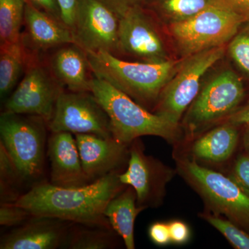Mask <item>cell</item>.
I'll return each instance as SVG.
<instances>
[{"label": "cell", "mask_w": 249, "mask_h": 249, "mask_svg": "<svg viewBox=\"0 0 249 249\" xmlns=\"http://www.w3.org/2000/svg\"><path fill=\"white\" fill-rule=\"evenodd\" d=\"M119 174H109L76 188H62L43 181L31 187L15 204L33 216L111 228L104 211L108 203L127 186L121 183Z\"/></svg>", "instance_id": "cell-1"}, {"label": "cell", "mask_w": 249, "mask_h": 249, "mask_svg": "<svg viewBox=\"0 0 249 249\" xmlns=\"http://www.w3.org/2000/svg\"><path fill=\"white\" fill-rule=\"evenodd\" d=\"M87 53L94 76L107 82L147 109H154L160 93L183 60L150 63L127 61L107 52Z\"/></svg>", "instance_id": "cell-2"}, {"label": "cell", "mask_w": 249, "mask_h": 249, "mask_svg": "<svg viewBox=\"0 0 249 249\" xmlns=\"http://www.w3.org/2000/svg\"><path fill=\"white\" fill-rule=\"evenodd\" d=\"M91 92L109 116L116 140L130 145L143 136L160 137L170 144L179 143L184 139L181 124L149 111L107 82L93 77Z\"/></svg>", "instance_id": "cell-3"}, {"label": "cell", "mask_w": 249, "mask_h": 249, "mask_svg": "<svg viewBox=\"0 0 249 249\" xmlns=\"http://www.w3.org/2000/svg\"><path fill=\"white\" fill-rule=\"evenodd\" d=\"M177 173L200 196L210 213L222 216L249 234V195L230 177L176 156Z\"/></svg>", "instance_id": "cell-4"}, {"label": "cell", "mask_w": 249, "mask_h": 249, "mask_svg": "<svg viewBox=\"0 0 249 249\" xmlns=\"http://www.w3.org/2000/svg\"><path fill=\"white\" fill-rule=\"evenodd\" d=\"M46 126L39 116L1 112L0 135L3 146L12 159L24 184L43 182Z\"/></svg>", "instance_id": "cell-5"}, {"label": "cell", "mask_w": 249, "mask_h": 249, "mask_svg": "<svg viewBox=\"0 0 249 249\" xmlns=\"http://www.w3.org/2000/svg\"><path fill=\"white\" fill-rule=\"evenodd\" d=\"M245 96L240 77L230 70L218 73L201 88L183 115L181 124L185 141L192 142L221 124L234 112Z\"/></svg>", "instance_id": "cell-6"}, {"label": "cell", "mask_w": 249, "mask_h": 249, "mask_svg": "<svg viewBox=\"0 0 249 249\" xmlns=\"http://www.w3.org/2000/svg\"><path fill=\"white\" fill-rule=\"evenodd\" d=\"M245 19L229 6H213L168 26L178 52L184 58L224 46L235 37Z\"/></svg>", "instance_id": "cell-7"}, {"label": "cell", "mask_w": 249, "mask_h": 249, "mask_svg": "<svg viewBox=\"0 0 249 249\" xmlns=\"http://www.w3.org/2000/svg\"><path fill=\"white\" fill-rule=\"evenodd\" d=\"M225 47L206 49L183 58L178 71L160 93L152 112L180 124L201 89L203 76L224 57Z\"/></svg>", "instance_id": "cell-8"}, {"label": "cell", "mask_w": 249, "mask_h": 249, "mask_svg": "<svg viewBox=\"0 0 249 249\" xmlns=\"http://www.w3.org/2000/svg\"><path fill=\"white\" fill-rule=\"evenodd\" d=\"M64 91L43 58L33 56L22 79L6 99L3 111L39 116L48 124Z\"/></svg>", "instance_id": "cell-9"}, {"label": "cell", "mask_w": 249, "mask_h": 249, "mask_svg": "<svg viewBox=\"0 0 249 249\" xmlns=\"http://www.w3.org/2000/svg\"><path fill=\"white\" fill-rule=\"evenodd\" d=\"M178 174L158 159L145 154L140 138L129 147L127 169L119 175L121 183L134 188L139 207L156 209L163 204L168 183Z\"/></svg>", "instance_id": "cell-10"}, {"label": "cell", "mask_w": 249, "mask_h": 249, "mask_svg": "<svg viewBox=\"0 0 249 249\" xmlns=\"http://www.w3.org/2000/svg\"><path fill=\"white\" fill-rule=\"evenodd\" d=\"M47 127L52 132L114 138L109 116L91 91H64L58 98Z\"/></svg>", "instance_id": "cell-11"}, {"label": "cell", "mask_w": 249, "mask_h": 249, "mask_svg": "<svg viewBox=\"0 0 249 249\" xmlns=\"http://www.w3.org/2000/svg\"><path fill=\"white\" fill-rule=\"evenodd\" d=\"M158 22L142 5L127 10L119 18V57L150 63L169 60Z\"/></svg>", "instance_id": "cell-12"}, {"label": "cell", "mask_w": 249, "mask_h": 249, "mask_svg": "<svg viewBox=\"0 0 249 249\" xmlns=\"http://www.w3.org/2000/svg\"><path fill=\"white\" fill-rule=\"evenodd\" d=\"M119 18L98 0H83L73 34L86 52H107L119 57Z\"/></svg>", "instance_id": "cell-13"}, {"label": "cell", "mask_w": 249, "mask_h": 249, "mask_svg": "<svg viewBox=\"0 0 249 249\" xmlns=\"http://www.w3.org/2000/svg\"><path fill=\"white\" fill-rule=\"evenodd\" d=\"M75 139L83 170L91 182L109 174L121 173L128 163V144L93 134H75Z\"/></svg>", "instance_id": "cell-14"}, {"label": "cell", "mask_w": 249, "mask_h": 249, "mask_svg": "<svg viewBox=\"0 0 249 249\" xmlns=\"http://www.w3.org/2000/svg\"><path fill=\"white\" fill-rule=\"evenodd\" d=\"M73 224L57 218L33 216L22 225L1 236L0 249L64 248Z\"/></svg>", "instance_id": "cell-15"}, {"label": "cell", "mask_w": 249, "mask_h": 249, "mask_svg": "<svg viewBox=\"0 0 249 249\" xmlns=\"http://www.w3.org/2000/svg\"><path fill=\"white\" fill-rule=\"evenodd\" d=\"M24 26L21 40L33 55L42 57L60 46L76 43L73 32L65 23L27 3Z\"/></svg>", "instance_id": "cell-16"}, {"label": "cell", "mask_w": 249, "mask_h": 249, "mask_svg": "<svg viewBox=\"0 0 249 249\" xmlns=\"http://www.w3.org/2000/svg\"><path fill=\"white\" fill-rule=\"evenodd\" d=\"M54 78L67 91H91L93 75L88 53L76 43L66 44L42 56Z\"/></svg>", "instance_id": "cell-17"}, {"label": "cell", "mask_w": 249, "mask_h": 249, "mask_svg": "<svg viewBox=\"0 0 249 249\" xmlns=\"http://www.w3.org/2000/svg\"><path fill=\"white\" fill-rule=\"evenodd\" d=\"M67 132H52L48 140L50 181L55 186L76 188L91 183L85 175L76 139Z\"/></svg>", "instance_id": "cell-18"}, {"label": "cell", "mask_w": 249, "mask_h": 249, "mask_svg": "<svg viewBox=\"0 0 249 249\" xmlns=\"http://www.w3.org/2000/svg\"><path fill=\"white\" fill-rule=\"evenodd\" d=\"M238 126L224 121L192 142L191 157L196 161L222 163L230 160L239 141Z\"/></svg>", "instance_id": "cell-19"}, {"label": "cell", "mask_w": 249, "mask_h": 249, "mask_svg": "<svg viewBox=\"0 0 249 249\" xmlns=\"http://www.w3.org/2000/svg\"><path fill=\"white\" fill-rule=\"evenodd\" d=\"M144 211L137 203L133 188L127 186L107 205L104 214L113 230L122 238L126 249H135L134 224L137 216Z\"/></svg>", "instance_id": "cell-20"}, {"label": "cell", "mask_w": 249, "mask_h": 249, "mask_svg": "<svg viewBox=\"0 0 249 249\" xmlns=\"http://www.w3.org/2000/svg\"><path fill=\"white\" fill-rule=\"evenodd\" d=\"M142 6L159 22L168 26L190 19L213 6L230 7L225 0H142Z\"/></svg>", "instance_id": "cell-21"}, {"label": "cell", "mask_w": 249, "mask_h": 249, "mask_svg": "<svg viewBox=\"0 0 249 249\" xmlns=\"http://www.w3.org/2000/svg\"><path fill=\"white\" fill-rule=\"evenodd\" d=\"M34 55L19 42L0 46V95L5 98L17 86L19 78L24 73Z\"/></svg>", "instance_id": "cell-22"}, {"label": "cell", "mask_w": 249, "mask_h": 249, "mask_svg": "<svg viewBox=\"0 0 249 249\" xmlns=\"http://www.w3.org/2000/svg\"><path fill=\"white\" fill-rule=\"evenodd\" d=\"M117 233L111 228L72 224L65 249H109L118 246Z\"/></svg>", "instance_id": "cell-23"}, {"label": "cell", "mask_w": 249, "mask_h": 249, "mask_svg": "<svg viewBox=\"0 0 249 249\" xmlns=\"http://www.w3.org/2000/svg\"><path fill=\"white\" fill-rule=\"evenodd\" d=\"M25 6L24 0H0V46L21 40Z\"/></svg>", "instance_id": "cell-24"}, {"label": "cell", "mask_w": 249, "mask_h": 249, "mask_svg": "<svg viewBox=\"0 0 249 249\" xmlns=\"http://www.w3.org/2000/svg\"><path fill=\"white\" fill-rule=\"evenodd\" d=\"M24 185L16 165L9 153L0 143V196L1 204L16 203L22 196L21 188Z\"/></svg>", "instance_id": "cell-25"}, {"label": "cell", "mask_w": 249, "mask_h": 249, "mask_svg": "<svg viewBox=\"0 0 249 249\" xmlns=\"http://www.w3.org/2000/svg\"><path fill=\"white\" fill-rule=\"evenodd\" d=\"M218 231L220 232L225 238L236 249H249V234L238 226L236 225L227 218L212 213H201L199 214Z\"/></svg>", "instance_id": "cell-26"}, {"label": "cell", "mask_w": 249, "mask_h": 249, "mask_svg": "<svg viewBox=\"0 0 249 249\" xmlns=\"http://www.w3.org/2000/svg\"><path fill=\"white\" fill-rule=\"evenodd\" d=\"M32 217L27 209L15 203H3L0 206V224L4 227H17Z\"/></svg>", "instance_id": "cell-27"}, {"label": "cell", "mask_w": 249, "mask_h": 249, "mask_svg": "<svg viewBox=\"0 0 249 249\" xmlns=\"http://www.w3.org/2000/svg\"><path fill=\"white\" fill-rule=\"evenodd\" d=\"M229 53L237 66L249 75V34L235 36L229 45Z\"/></svg>", "instance_id": "cell-28"}, {"label": "cell", "mask_w": 249, "mask_h": 249, "mask_svg": "<svg viewBox=\"0 0 249 249\" xmlns=\"http://www.w3.org/2000/svg\"><path fill=\"white\" fill-rule=\"evenodd\" d=\"M231 175H229L249 195V155L240 156L235 160Z\"/></svg>", "instance_id": "cell-29"}, {"label": "cell", "mask_w": 249, "mask_h": 249, "mask_svg": "<svg viewBox=\"0 0 249 249\" xmlns=\"http://www.w3.org/2000/svg\"><path fill=\"white\" fill-rule=\"evenodd\" d=\"M83 0H57L63 22L73 32L77 15Z\"/></svg>", "instance_id": "cell-30"}, {"label": "cell", "mask_w": 249, "mask_h": 249, "mask_svg": "<svg viewBox=\"0 0 249 249\" xmlns=\"http://www.w3.org/2000/svg\"><path fill=\"white\" fill-rule=\"evenodd\" d=\"M168 225L172 243L183 245L189 242L191 237V229L186 222L175 219L168 222Z\"/></svg>", "instance_id": "cell-31"}, {"label": "cell", "mask_w": 249, "mask_h": 249, "mask_svg": "<svg viewBox=\"0 0 249 249\" xmlns=\"http://www.w3.org/2000/svg\"><path fill=\"white\" fill-rule=\"evenodd\" d=\"M150 240L156 245L164 247L171 243L168 223L157 222L150 225L148 229Z\"/></svg>", "instance_id": "cell-32"}, {"label": "cell", "mask_w": 249, "mask_h": 249, "mask_svg": "<svg viewBox=\"0 0 249 249\" xmlns=\"http://www.w3.org/2000/svg\"><path fill=\"white\" fill-rule=\"evenodd\" d=\"M26 3L47 13L52 17L62 21L61 11L57 0H24Z\"/></svg>", "instance_id": "cell-33"}, {"label": "cell", "mask_w": 249, "mask_h": 249, "mask_svg": "<svg viewBox=\"0 0 249 249\" xmlns=\"http://www.w3.org/2000/svg\"><path fill=\"white\" fill-rule=\"evenodd\" d=\"M112 10L119 18L127 10L134 6L142 5V0H98Z\"/></svg>", "instance_id": "cell-34"}, {"label": "cell", "mask_w": 249, "mask_h": 249, "mask_svg": "<svg viewBox=\"0 0 249 249\" xmlns=\"http://www.w3.org/2000/svg\"><path fill=\"white\" fill-rule=\"evenodd\" d=\"M224 121L231 123L236 125H242L249 122V101L242 107H238ZM223 121V122H224Z\"/></svg>", "instance_id": "cell-35"}, {"label": "cell", "mask_w": 249, "mask_h": 249, "mask_svg": "<svg viewBox=\"0 0 249 249\" xmlns=\"http://www.w3.org/2000/svg\"><path fill=\"white\" fill-rule=\"evenodd\" d=\"M232 10L249 21V0H225Z\"/></svg>", "instance_id": "cell-36"}, {"label": "cell", "mask_w": 249, "mask_h": 249, "mask_svg": "<svg viewBox=\"0 0 249 249\" xmlns=\"http://www.w3.org/2000/svg\"><path fill=\"white\" fill-rule=\"evenodd\" d=\"M245 132L243 134V145L246 154L249 155V122L244 124Z\"/></svg>", "instance_id": "cell-37"}]
</instances>
